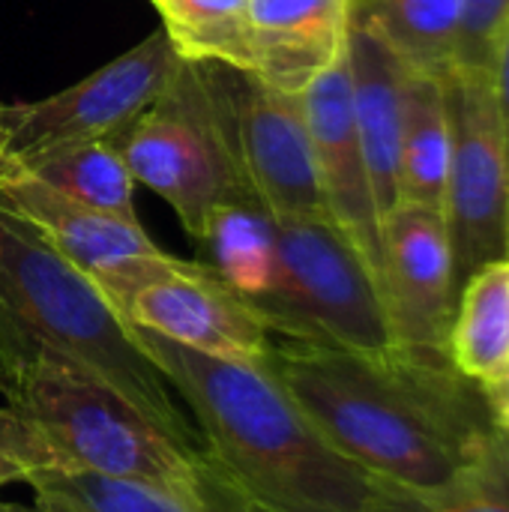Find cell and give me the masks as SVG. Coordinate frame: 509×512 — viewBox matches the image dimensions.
Instances as JSON below:
<instances>
[{"label":"cell","mask_w":509,"mask_h":512,"mask_svg":"<svg viewBox=\"0 0 509 512\" xmlns=\"http://www.w3.org/2000/svg\"><path fill=\"white\" fill-rule=\"evenodd\" d=\"M267 369L342 459L414 495L453 486L498 435L453 363L276 339Z\"/></svg>","instance_id":"obj_1"},{"label":"cell","mask_w":509,"mask_h":512,"mask_svg":"<svg viewBox=\"0 0 509 512\" xmlns=\"http://www.w3.org/2000/svg\"><path fill=\"white\" fill-rule=\"evenodd\" d=\"M189 408L204 453L249 512H366L378 480L342 459L267 366L222 360L132 327Z\"/></svg>","instance_id":"obj_2"},{"label":"cell","mask_w":509,"mask_h":512,"mask_svg":"<svg viewBox=\"0 0 509 512\" xmlns=\"http://www.w3.org/2000/svg\"><path fill=\"white\" fill-rule=\"evenodd\" d=\"M0 393L69 471L153 486L198 512H249L204 450L180 444L87 366L3 327Z\"/></svg>","instance_id":"obj_3"},{"label":"cell","mask_w":509,"mask_h":512,"mask_svg":"<svg viewBox=\"0 0 509 512\" xmlns=\"http://www.w3.org/2000/svg\"><path fill=\"white\" fill-rule=\"evenodd\" d=\"M0 327L45 345L117 387L180 444L204 450L195 420L159 366L132 339L90 273L33 225L0 207Z\"/></svg>","instance_id":"obj_4"},{"label":"cell","mask_w":509,"mask_h":512,"mask_svg":"<svg viewBox=\"0 0 509 512\" xmlns=\"http://www.w3.org/2000/svg\"><path fill=\"white\" fill-rule=\"evenodd\" d=\"M255 309L279 339L363 354L396 351L378 273L330 216L276 222V270Z\"/></svg>","instance_id":"obj_5"},{"label":"cell","mask_w":509,"mask_h":512,"mask_svg":"<svg viewBox=\"0 0 509 512\" xmlns=\"http://www.w3.org/2000/svg\"><path fill=\"white\" fill-rule=\"evenodd\" d=\"M120 135L132 180L168 201L195 240L219 207L249 198L198 63H183L171 87Z\"/></svg>","instance_id":"obj_6"},{"label":"cell","mask_w":509,"mask_h":512,"mask_svg":"<svg viewBox=\"0 0 509 512\" xmlns=\"http://www.w3.org/2000/svg\"><path fill=\"white\" fill-rule=\"evenodd\" d=\"M114 312L141 330L198 354L267 366L276 333L210 264L162 249L129 258L93 276Z\"/></svg>","instance_id":"obj_7"},{"label":"cell","mask_w":509,"mask_h":512,"mask_svg":"<svg viewBox=\"0 0 509 512\" xmlns=\"http://www.w3.org/2000/svg\"><path fill=\"white\" fill-rule=\"evenodd\" d=\"M213 93L249 198L273 219L330 216L318 180L303 96L270 87L252 72L198 63Z\"/></svg>","instance_id":"obj_8"},{"label":"cell","mask_w":509,"mask_h":512,"mask_svg":"<svg viewBox=\"0 0 509 512\" xmlns=\"http://www.w3.org/2000/svg\"><path fill=\"white\" fill-rule=\"evenodd\" d=\"M444 81L453 153L441 213L462 288L480 267L509 258V159L492 72L456 66Z\"/></svg>","instance_id":"obj_9"},{"label":"cell","mask_w":509,"mask_h":512,"mask_svg":"<svg viewBox=\"0 0 509 512\" xmlns=\"http://www.w3.org/2000/svg\"><path fill=\"white\" fill-rule=\"evenodd\" d=\"M183 63L168 33L156 30L54 96L0 105V156L24 162L63 144L120 135L171 87Z\"/></svg>","instance_id":"obj_10"},{"label":"cell","mask_w":509,"mask_h":512,"mask_svg":"<svg viewBox=\"0 0 509 512\" xmlns=\"http://www.w3.org/2000/svg\"><path fill=\"white\" fill-rule=\"evenodd\" d=\"M378 285L402 354L450 363L447 339L459 300L453 243L441 210L396 204L381 216Z\"/></svg>","instance_id":"obj_11"},{"label":"cell","mask_w":509,"mask_h":512,"mask_svg":"<svg viewBox=\"0 0 509 512\" xmlns=\"http://www.w3.org/2000/svg\"><path fill=\"white\" fill-rule=\"evenodd\" d=\"M300 96L327 213L363 249V255L378 273L381 213L375 204L369 165L354 120L351 72L345 51Z\"/></svg>","instance_id":"obj_12"},{"label":"cell","mask_w":509,"mask_h":512,"mask_svg":"<svg viewBox=\"0 0 509 512\" xmlns=\"http://www.w3.org/2000/svg\"><path fill=\"white\" fill-rule=\"evenodd\" d=\"M0 207L33 225L57 252L84 273L96 276L129 258L156 252L141 222L93 210L54 186L42 183L21 165L0 156Z\"/></svg>","instance_id":"obj_13"},{"label":"cell","mask_w":509,"mask_h":512,"mask_svg":"<svg viewBox=\"0 0 509 512\" xmlns=\"http://www.w3.org/2000/svg\"><path fill=\"white\" fill-rule=\"evenodd\" d=\"M345 57L351 72V99L360 144L369 165L378 213H390L399 204V141L408 66L378 27L360 15H351Z\"/></svg>","instance_id":"obj_14"},{"label":"cell","mask_w":509,"mask_h":512,"mask_svg":"<svg viewBox=\"0 0 509 512\" xmlns=\"http://www.w3.org/2000/svg\"><path fill=\"white\" fill-rule=\"evenodd\" d=\"M351 0H249L252 75L303 93L342 51Z\"/></svg>","instance_id":"obj_15"},{"label":"cell","mask_w":509,"mask_h":512,"mask_svg":"<svg viewBox=\"0 0 509 512\" xmlns=\"http://www.w3.org/2000/svg\"><path fill=\"white\" fill-rule=\"evenodd\" d=\"M453 153L447 81L435 72L408 69L402 141H399V204L444 210Z\"/></svg>","instance_id":"obj_16"},{"label":"cell","mask_w":509,"mask_h":512,"mask_svg":"<svg viewBox=\"0 0 509 512\" xmlns=\"http://www.w3.org/2000/svg\"><path fill=\"white\" fill-rule=\"evenodd\" d=\"M447 354L474 384H489L509 369V258L480 267L459 288Z\"/></svg>","instance_id":"obj_17"},{"label":"cell","mask_w":509,"mask_h":512,"mask_svg":"<svg viewBox=\"0 0 509 512\" xmlns=\"http://www.w3.org/2000/svg\"><path fill=\"white\" fill-rule=\"evenodd\" d=\"M9 162H15V159H9ZM15 165H21L42 183L54 186L57 192H63L93 210L138 222L135 180L129 174V165H126L120 147L111 144V138L63 144V147L45 150V153L30 156Z\"/></svg>","instance_id":"obj_18"},{"label":"cell","mask_w":509,"mask_h":512,"mask_svg":"<svg viewBox=\"0 0 509 512\" xmlns=\"http://www.w3.org/2000/svg\"><path fill=\"white\" fill-rule=\"evenodd\" d=\"M351 15L372 21L408 69L435 75L453 69L465 0H357Z\"/></svg>","instance_id":"obj_19"},{"label":"cell","mask_w":509,"mask_h":512,"mask_svg":"<svg viewBox=\"0 0 509 512\" xmlns=\"http://www.w3.org/2000/svg\"><path fill=\"white\" fill-rule=\"evenodd\" d=\"M198 243L210 252V267L258 306L276 270V222L255 201H234L210 216Z\"/></svg>","instance_id":"obj_20"},{"label":"cell","mask_w":509,"mask_h":512,"mask_svg":"<svg viewBox=\"0 0 509 512\" xmlns=\"http://www.w3.org/2000/svg\"><path fill=\"white\" fill-rule=\"evenodd\" d=\"M174 51L186 63L252 72L249 0H153Z\"/></svg>","instance_id":"obj_21"},{"label":"cell","mask_w":509,"mask_h":512,"mask_svg":"<svg viewBox=\"0 0 509 512\" xmlns=\"http://www.w3.org/2000/svg\"><path fill=\"white\" fill-rule=\"evenodd\" d=\"M366 512H509V435L498 432L486 453L441 492L414 495L378 483Z\"/></svg>","instance_id":"obj_22"},{"label":"cell","mask_w":509,"mask_h":512,"mask_svg":"<svg viewBox=\"0 0 509 512\" xmlns=\"http://www.w3.org/2000/svg\"><path fill=\"white\" fill-rule=\"evenodd\" d=\"M27 486L45 512H198L162 489L84 471H39Z\"/></svg>","instance_id":"obj_23"},{"label":"cell","mask_w":509,"mask_h":512,"mask_svg":"<svg viewBox=\"0 0 509 512\" xmlns=\"http://www.w3.org/2000/svg\"><path fill=\"white\" fill-rule=\"evenodd\" d=\"M39 471H69L54 444L15 408H0V489L27 483Z\"/></svg>","instance_id":"obj_24"},{"label":"cell","mask_w":509,"mask_h":512,"mask_svg":"<svg viewBox=\"0 0 509 512\" xmlns=\"http://www.w3.org/2000/svg\"><path fill=\"white\" fill-rule=\"evenodd\" d=\"M509 24V0H465L462 30L453 54V69L492 72L498 42Z\"/></svg>","instance_id":"obj_25"},{"label":"cell","mask_w":509,"mask_h":512,"mask_svg":"<svg viewBox=\"0 0 509 512\" xmlns=\"http://www.w3.org/2000/svg\"><path fill=\"white\" fill-rule=\"evenodd\" d=\"M492 84H495V99H498V114H501V129H504L509 159V24L504 36H501V42H498V51H495Z\"/></svg>","instance_id":"obj_26"},{"label":"cell","mask_w":509,"mask_h":512,"mask_svg":"<svg viewBox=\"0 0 509 512\" xmlns=\"http://www.w3.org/2000/svg\"><path fill=\"white\" fill-rule=\"evenodd\" d=\"M480 387H483V396H486V405H489L495 429L509 435V369L504 375H498L495 381L480 384Z\"/></svg>","instance_id":"obj_27"},{"label":"cell","mask_w":509,"mask_h":512,"mask_svg":"<svg viewBox=\"0 0 509 512\" xmlns=\"http://www.w3.org/2000/svg\"><path fill=\"white\" fill-rule=\"evenodd\" d=\"M0 512H45V510H42V507H21V504L0 501Z\"/></svg>","instance_id":"obj_28"},{"label":"cell","mask_w":509,"mask_h":512,"mask_svg":"<svg viewBox=\"0 0 509 512\" xmlns=\"http://www.w3.org/2000/svg\"><path fill=\"white\" fill-rule=\"evenodd\" d=\"M354 3H357V0H351V6H354Z\"/></svg>","instance_id":"obj_29"}]
</instances>
